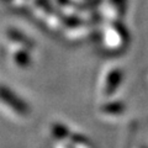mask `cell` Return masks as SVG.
<instances>
[{"instance_id":"2","label":"cell","mask_w":148,"mask_h":148,"mask_svg":"<svg viewBox=\"0 0 148 148\" xmlns=\"http://www.w3.org/2000/svg\"><path fill=\"white\" fill-rule=\"evenodd\" d=\"M6 34H8V36L10 37L12 41H15V42L22 45L24 47H26V48L34 47V42H32L30 38H27V37L24 34H21V32L16 31L15 29H9Z\"/></svg>"},{"instance_id":"1","label":"cell","mask_w":148,"mask_h":148,"mask_svg":"<svg viewBox=\"0 0 148 148\" xmlns=\"http://www.w3.org/2000/svg\"><path fill=\"white\" fill-rule=\"evenodd\" d=\"M0 100L18 115H27L30 112V109L25 101L21 100L15 92L4 85H0Z\"/></svg>"},{"instance_id":"4","label":"cell","mask_w":148,"mask_h":148,"mask_svg":"<svg viewBox=\"0 0 148 148\" xmlns=\"http://www.w3.org/2000/svg\"><path fill=\"white\" fill-rule=\"evenodd\" d=\"M64 132H66V130H64L63 126H58V125H56V126L53 127V133L57 137H62L64 135Z\"/></svg>"},{"instance_id":"3","label":"cell","mask_w":148,"mask_h":148,"mask_svg":"<svg viewBox=\"0 0 148 148\" xmlns=\"http://www.w3.org/2000/svg\"><path fill=\"white\" fill-rule=\"evenodd\" d=\"M15 62H16L17 66L25 68L31 63V58L26 51H18V52H16V54H15Z\"/></svg>"}]
</instances>
